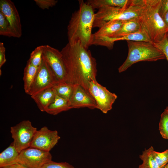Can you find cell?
<instances>
[{"label":"cell","instance_id":"cell-1","mask_svg":"<svg viewBox=\"0 0 168 168\" xmlns=\"http://www.w3.org/2000/svg\"><path fill=\"white\" fill-rule=\"evenodd\" d=\"M60 51L65 68L66 82L79 85L89 92L90 83L96 79L97 72L96 60L90 51L79 43H68Z\"/></svg>","mask_w":168,"mask_h":168},{"label":"cell","instance_id":"cell-2","mask_svg":"<svg viewBox=\"0 0 168 168\" xmlns=\"http://www.w3.org/2000/svg\"><path fill=\"white\" fill-rule=\"evenodd\" d=\"M79 8L72 15L67 27L68 42L80 43L88 49L93 39L92 30L95 13L91 6L83 0H79Z\"/></svg>","mask_w":168,"mask_h":168},{"label":"cell","instance_id":"cell-3","mask_svg":"<svg viewBox=\"0 0 168 168\" xmlns=\"http://www.w3.org/2000/svg\"><path fill=\"white\" fill-rule=\"evenodd\" d=\"M161 0H145V4L138 18L141 30L153 43L162 40L168 31L158 10Z\"/></svg>","mask_w":168,"mask_h":168},{"label":"cell","instance_id":"cell-4","mask_svg":"<svg viewBox=\"0 0 168 168\" xmlns=\"http://www.w3.org/2000/svg\"><path fill=\"white\" fill-rule=\"evenodd\" d=\"M145 4V0H132L126 7H102L95 13L93 27L100 28L110 21H124L139 17Z\"/></svg>","mask_w":168,"mask_h":168},{"label":"cell","instance_id":"cell-5","mask_svg":"<svg viewBox=\"0 0 168 168\" xmlns=\"http://www.w3.org/2000/svg\"><path fill=\"white\" fill-rule=\"evenodd\" d=\"M127 57L118 68L119 73L127 70L133 64L140 61H155L166 58L164 54L153 43L144 41H127Z\"/></svg>","mask_w":168,"mask_h":168},{"label":"cell","instance_id":"cell-6","mask_svg":"<svg viewBox=\"0 0 168 168\" xmlns=\"http://www.w3.org/2000/svg\"><path fill=\"white\" fill-rule=\"evenodd\" d=\"M37 130V128L33 126L29 120H23L11 127L10 132L13 140V143L19 153L30 147Z\"/></svg>","mask_w":168,"mask_h":168},{"label":"cell","instance_id":"cell-7","mask_svg":"<svg viewBox=\"0 0 168 168\" xmlns=\"http://www.w3.org/2000/svg\"><path fill=\"white\" fill-rule=\"evenodd\" d=\"M89 91L96 102V109L104 114H106L112 109V105L117 98V95L99 83L96 79L90 82Z\"/></svg>","mask_w":168,"mask_h":168},{"label":"cell","instance_id":"cell-8","mask_svg":"<svg viewBox=\"0 0 168 168\" xmlns=\"http://www.w3.org/2000/svg\"><path fill=\"white\" fill-rule=\"evenodd\" d=\"M58 83L51 68L43 59L28 94L31 96L44 89L53 87Z\"/></svg>","mask_w":168,"mask_h":168},{"label":"cell","instance_id":"cell-9","mask_svg":"<svg viewBox=\"0 0 168 168\" xmlns=\"http://www.w3.org/2000/svg\"><path fill=\"white\" fill-rule=\"evenodd\" d=\"M51 160L52 155L49 152L30 147L19 153L16 163L28 168H41Z\"/></svg>","mask_w":168,"mask_h":168},{"label":"cell","instance_id":"cell-10","mask_svg":"<svg viewBox=\"0 0 168 168\" xmlns=\"http://www.w3.org/2000/svg\"><path fill=\"white\" fill-rule=\"evenodd\" d=\"M42 58L51 68L58 82H66L65 68L61 51L49 45H43Z\"/></svg>","mask_w":168,"mask_h":168},{"label":"cell","instance_id":"cell-11","mask_svg":"<svg viewBox=\"0 0 168 168\" xmlns=\"http://www.w3.org/2000/svg\"><path fill=\"white\" fill-rule=\"evenodd\" d=\"M60 138L57 130H51L44 126L36 132L30 147L49 152Z\"/></svg>","mask_w":168,"mask_h":168},{"label":"cell","instance_id":"cell-12","mask_svg":"<svg viewBox=\"0 0 168 168\" xmlns=\"http://www.w3.org/2000/svg\"><path fill=\"white\" fill-rule=\"evenodd\" d=\"M0 12L10 23L13 37H20L22 33L21 25L19 14L14 3L10 0H1Z\"/></svg>","mask_w":168,"mask_h":168},{"label":"cell","instance_id":"cell-13","mask_svg":"<svg viewBox=\"0 0 168 168\" xmlns=\"http://www.w3.org/2000/svg\"><path fill=\"white\" fill-rule=\"evenodd\" d=\"M71 108L87 107L90 109L96 108V104L90 93L79 85H74L72 95L68 101Z\"/></svg>","mask_w":168,"mask_h":168},{"label":"cell","instance_id":"cell-14","mask_svg":"<svg viewBox=\"0 0 168 168\" xmlns=\"http://www.w3.org/2000/svg\"><path fill=\"white\" fill-rule=\"evenodd\" d=\"M122 40L152 43L146 33L141 30L135 33L118 37H104L94 38L92 45L104 46L111 49H112L115 41Z\"/></svg>","mask_w":168,"mask_h":168},{"label":"cell","instance_id":"cell-15","mask_svg":"<svg viewBox=\"0 0 168 168\" xmlns=\"http://www.w3.org/2000/svg\"><path fill=\"white\" fill-rule=\"evenodd\" d=\"M56 94L53 87L46 89L31 96L40 111L45 112L53 101Z\"/></svg>","mask_w":168,"mask_h":168},{"label":"cell","instance_id":"cell-16","mask_svg":"<svg viewBox=\"0 0 168 168\" xmlns=\"http://www.w3.org/2000/svg\"><path fill=\"white\" fill-rule=\"evenodd\" d=\"M139 158L142 161L138 168H162L159 158L158 152L154 151L151 146L148 149H145Z\"/></svg>","mask_w":168,"mask_h":168},{"label":"cell","instance_id":"cell-17","mask_svg":"<svg viewBox=\"0 0 168 168\" xmlns=\"http://www.w3.org/2000/svg\"><path fill=\"white\" fill-rule=\"evenodd\" d=\"M124 21L113 20L109 21L93 34V38L111 37L121 27Z\"/></svg>","mask_w":168,"mask_h":168},{"label":"cell","instance_id":"cell-18","mask_svg":"<svg viewBox=\"0 0 168 168\" xmlns=\"http://www.w3.org/2000/svg\"><path fill=\"white\" fill-rule=\"evenodd\" d=\"M141 30L138 17L124 21L120 28L110 37H118Z\"/></svg>","mask_w":168,"mask_h":168},{"label":"cell","instance_id":"cell-19","mask_svg":"<svg viewBox=\"0 0 168 168\" xmlns=\"http://www.w3.org/2000/svg\"><path fill=\"white\" fill-rule=\"evenodd\" d=\"M19 154L13 142H12L0 153V167L16 163Z\"/></svg>","mask_w":168,"mask_h":168},{"label":"cell","instance_id":"cell-20","mask_svg":"<svg viewBox=\"0 0 168 168\" xmlns=\"http://www.w3.org/2000/svg\"><path fill=\"white\" fill-rule=\"evenodd\" d=\"M132 0H89L87 3L94 9L104 7L124 8L128 7Z\"/></svg>","mask_w":168,"mask_h":168},{"label":"cell","instance_id":"cell-21","mask_svg":"<svg viewBox=\"0 0 168 168\" xmlns=\"http://www.w3.org/2000/svg\"><path fill=\"white\" fill-rule=\"evenodd\" d=\"M71 109L68 100L56 95L54 100L48 106L45 112L50 114L56 115Z\"/></svg>","mask_w":168,"mask_h":168},{"label":"cell","instance_id":"cell-22","mask_svg":"<svg viewBox=\"0 0 168 168\" xmlns=\"http://www.w3.org/2000/svg\"><path fill=\"white\" fill-rule=\"evenodd\" d=\"M38 68L27 61L24 69L23 77L24 89L26 94H28L30 89Z\"/></svg>","mask_w":168,"mask_h":168},{"label":"cell","instance_id":"cell-23","mask_svg":"<svg viewBox=\"0 0 168 168\" xmlns=\"http://www.w3.org/2000/svg\"><path fill=\"white\" fill-rule=\"evenodd\" d=\"M74 85L66 82H58L53 87L56 95L68 101L73 92Z\"/></svg>","mask_w":168,"mask_h":168},{"label":"cell","instance_id":"cell-24","mask_svg":"<svg viewBox=\"0 0 168 168\" xmlns=\"http://www.w3.org/2000/svg\"><path fill=\"white\" fill-rule=\"evenodd\" d=\"M43 45L38 46L31 53L28 61L33 66L39 67L42 60Z\"/></svg>","mask_w":168,"mask_h":168},{"label":"cell","instance_id":"cell-25","mask_svg":"<svg viewBox=\"0 0 168 168\" xmlns=\"http://www.w3.org/2000/svg\"><path fill=\"white\" fill-rule=\"evenodd\" d=\"M0 35L9 37H13V34L10 25L8 21L0 12Z\"/></svg>","mask_w":168,"mask_h":168},{"label":"cell","instance_id":"cell-26","mask_svg":"<svg viewBox=\"0 0 168 168\" xmlns=\"http://www.w3.org/2000/svg\"><path fill=\"white\" fill-rule=\"evenodd\" d=\"M159 128L162 137L168 140V114L164 111L161 115Z\"/></svg>","mask_w":168,"mask_h":168},{"label":"cell","instance_id":"cell-27","mask_svg":"<svg viewBox=\"0 0 168 168\" xmlns=\"http://www.w3.org/2000/svg\"><path fill=\"white\" fill-rule=\"evenodd\" d=\"M154 46L160 50L165 55L168 61V40L166 35L160 41L153 43Z\"/></svg>","mask_w":168,"mask_h":168},{"label":"cell","instance_id":"cell-28","mask_svg":"<svg viewBox=\"0 0 168 168\" xmlns=\"http://www.w3.org/2000/svg\"><path fill=\"white\" fill-rule=\"evenodd\" d=\"M41 168H74L72 165L67 162H58L52 160L44 164Z\"/></svg>","mask_w":168,"mask_h":168},{"label":"cell","instance_id":"cell-29","mask_svg":"<svg viewBox=\"0 0 168 168\" xmlns=\"http://www.w3.org/2000/svg\"><path fill=\"white\" fill-rule=\"evenodd\" d=\"M36 4L43 10L49 9L55 6L58 1L55 0H34Z\"/></svg>","mask_w":168,"mask_h":168},{"label":"cell","instance_id":"cell-30","mask_svg":"<svg viewBox=\"0 0 168 168\" xmlns=\"http://www.w3.org/2000/svg\"><path fill=\"white\" fill-rule=\"evenodd\" d=\"M168 12V0H161L158 10L160 16L163 18Z\"/></svg>","mask_w":168,"mask_h":168},{"label":"cell","instance_id":"cell-31","mask_svg":"<svg viewBox=\"0 0 168 168\" xmlns=\"http://www.w3.org/2000/svg\"><path fill=\"white\" fill-rule=\"evenodd\" d=\"M6 48L4 47L3 43H0V68L6 61L5 52Z\"/></svg>","mask_w":168,"mask_h":168},{"label":"cell","instance_id":"cell-32","mask_svg":"<svg viewBox=\"0 0 168 168\" xmlns=\"http://www.w3.org/2000/svg\"><path fill=\"white\" fill-rule=\"evenodd\" d=\"M0 168H28L26 166L19 164L16 163L12 165L5 166L3 167H0Z\"/></svg>","mask_w":168,"mask_h":168},{"label":"cell","instance_id":"cell-33","mask_svg":"<svg viewBox=\"0 0 168 168\" xmlns=\"http://www.w3.org/2000/svg\"><path fill=\"white\" fill-rule=\"evenodd\" d=\"M163 19L165 23L168 31V12L165 15Z\"/></svg>","mask_w":168,"mask_h":168},{"label":"cell","instance_id":"cell-34","mask_svg":"<svg viewBox=\"0 0 168 168\" xmlns=\"http://www.w3.org/2000/svg\"><path fill=\"white\" fill-rule=\"evenodd\" d=\"M164 112L168 114V106H167L164 110Z\"/></svg>","mask_w":168,"mask_h":168},{"label":"cell","instance_id":"cell-35","mask_svg":"<svg viewBox=\"0 0 168 168\" xmlns=\"http://www.w3.org/2000/svg\"><path fill=\"white\" fill-rule=\"evenodd\" d=\"M163 168H168V163Z\"/></svg>","mask_w":168,"mask_h":168},{"label":"cell","instance_id":"cell-36","mask_svg":"<svg viewBox=\"0 0 168 168\" xmlns=\"http://www.w3.org/2000/svg\"><path fill=\"white\" fill-rule=\"evenodd\" d=\"M166 37H167L168 40V31L166 33Z\"/></svg>","mask_w":168,"mask_h":168}]
</instances>
